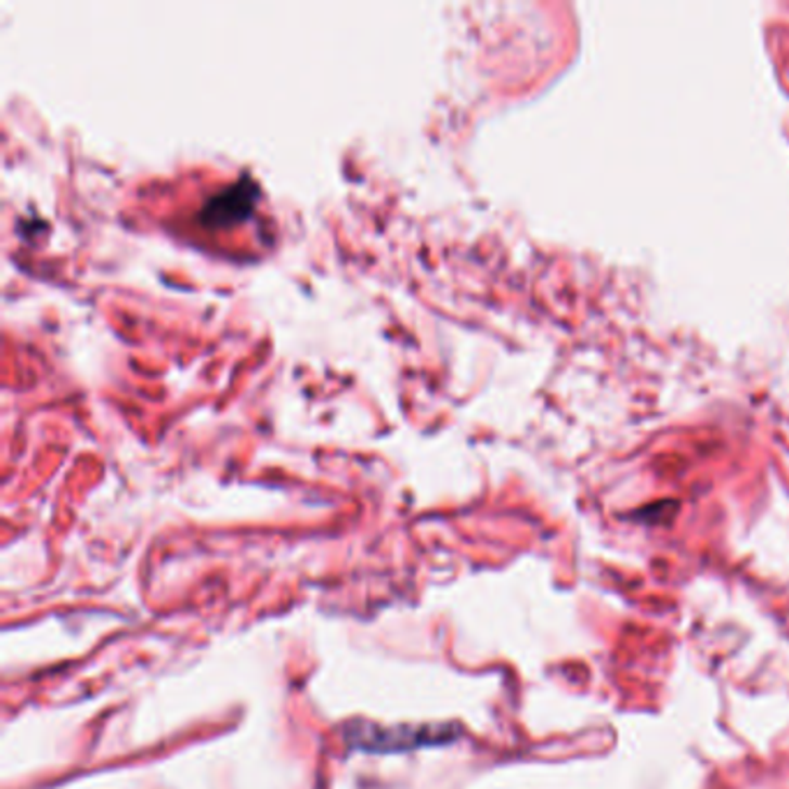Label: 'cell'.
I'll return each instance as SVG.
<instances>
[{"mask_svg":"<svg viewBox=\"0 0 789 789\" xmlns=\"http://www.w3.org/2000/svg\"><path fill=\"white\" fill-rule=\"evenodd\" d=\"M255 199H257L255 183H234L207 202V207L202 209V220L207 222L209 228L238 222L253 214Z\"/></svg>","mask_w":789,"mask_h":789,"instance_id":"cell-1","label":"cell"}]
</instances>
